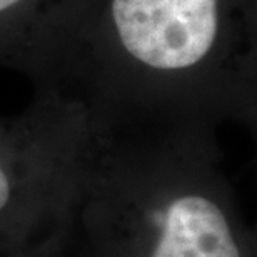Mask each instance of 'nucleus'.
Wrapping results in <instances>:
<instances>
[{
	"label": "nucleus",
	"instance_id": "nucleus-1",
	"mask_svg": "<svg viewBox=\"0 0 257 257\" xmlns=\"http://www.w3.org/2000/svg\"><path fill=\"white\" fill-rule=\"evenodd\" d=\"M104 124L255 125V0H90L35 87Z\"/></svg>",
	"mask_w": 257,
	"mask_h": 257
},
{
	"label": "nucleus",
	"instance_id": "nucleus-2",
	"mask_svg": "<svg viewBox=\"0 0 257 257\" xmlns=\"http://www.w3.org/2000/svg\"><path fill=\"white\" fill-rule=\"evenodd\" d=\"M214 132L92 120L64 220L75 257H257Z\"/></svg>",
	"mask_w": 257,
	"mask_h": 257
},
{
	"label": "nucleus",
	"instance_id": "nucleus-3",
	"mask_svg": "<svg viewBox=\"0 0 257 257\" xmlns=\"http://www.w3.org/2000/svg\"><path fill=\"white\" fill-rule=\"evenodd\" d=\"M90 132L84 107L49 94L0 117V257L30 247L65 220Z\"/></svg>",
	"mask_w": 257,
	"mask_h": 257
},
{
	"label": "nucleus",
	"instance_id": "nucleus-4",
	"mask_svg": "<svg viewBox=\"0 0 257 257\" xmlns=\"http://www.w3.org/2000/svg\"><path fill=\"white\" fill-rule=\"evenodd\" d=\"M90 0H0V65L25 72L34 85L64 55Z\"/></svg>",
	"mask_w": 257,
	"mask_h": 257
},
{
	"label": "nucleus",
	"instance_id": "nucleus-5",
	"mask_svg": "<svg viewBox=\"0 0 257 257\" xmlns=\"http://www.w3.org/2000/svg\"><path fill=\"white\" fill-rule=\"evenodd\" d=\"M10 257H75V254L70 247L65 225L60 224L54 232L45 235L42 240Z\"/></svg>",
	"mask_w": 257,
	"mask_h": 257
}]
</instances>
